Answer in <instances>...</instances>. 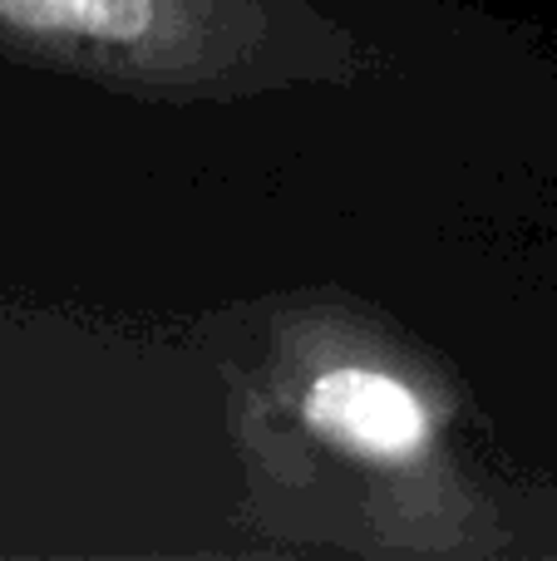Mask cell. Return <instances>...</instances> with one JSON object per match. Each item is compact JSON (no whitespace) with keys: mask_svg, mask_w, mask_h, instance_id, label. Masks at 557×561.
I'll list each match as a JSON object with an SVG mask.
<instances>
[{"mask_svg":"<svg viewBox=\"0 0 557 561\" xmlns=\"http://www.w3.org/2000/svg\"><path fill=\"white\" fill-rule=\"evenodd\" d=\"M242 473L237 527L266 552L509 561L503 478L454 369L345 286H286L207 330Z\"/></svg>","mask_w":557,"mask_h":561,"instance_id":"obj_1","label":"cell"},{"mask_svg":"<svg viewBox=\"0 0 557 561\" xmlns=\"http://www.w3.org/2000/svg\"><path fill=\"white\" fill-rule=\"evenodd\" d=\"M509 557H557V478H503Z\"/></svg>","mask_w":557,"mask_h":561,"instance_id":"obj_2","label":"cell"}]
</instances>
